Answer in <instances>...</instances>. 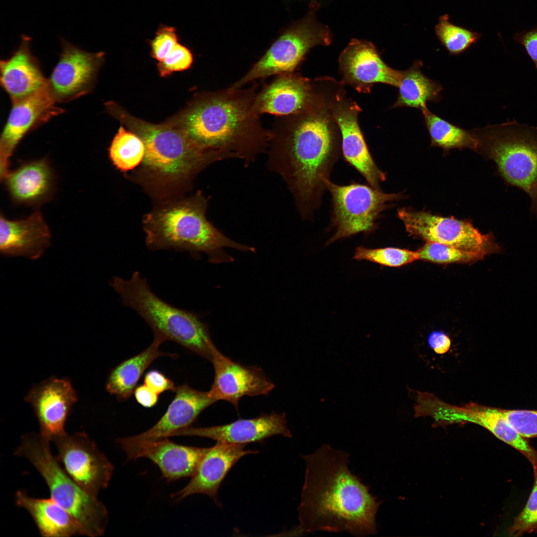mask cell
<instances>
[{
	"mask_svg": "<svg viewBox=\"0 0 537 537\" xmlns=\"http://www.w3.org/2000/svg\"><path fill=\"white\" fill-rule=\"evenodd\" d=\"M326 107L316 104L304 112L277 117L269 130L267 167L286 183L305 220L320 207L325 182L341 154L339 130Z\"/></svg>",
	"mask_w": 537,
	"mask_h": 537,
	"instance_id": "obj_1",
	"label": "cell"
},
{
	"mask_svg": "<svg viewBox=\"0 0 537 537\" xmlns=\"http://www.w3.org/2000/svg\"><path fill=\"white\" fill-rule=\"evenodd\" d=\"M304 483L298 508L300 533L376 534L380 501L348 467L349 454L324 444L303 456Z\"/></svg>",
	"mask_w": 537,
	"mask_h": 537,
	"instance_id": "obj_2",
	"label": "cell"
},
{
	"mask_svg": "<svg viewBox=\"0 0 537 537\" xmlns=\"http://www.w3.org/2000/svg\"><path fill=\"white\" fill-rule=\"evenodd\" d=\"M258 86L199 93L168 122L203 151L237 158L248 166L267 153L270 139L269 130L263 126L254 107Z\"/></svg>",
	"mask_w": 537,
	"mask_h": 537,
	"instance_id": "obj_3",
	"label": "cell"
},
{
	"mask_svg": "<svg viewBox=\"0 0 537 537\" xmlns=\"http://www.w3.org/2000/svg\"><path fill=\"white\" fill-rule=\"evenodd\" d=\"M207 205V199L198 193L147 215L144 223L147 248L185 251L194 256L203 253L214 264L234 260L225 248L255 252L254 248L234 241L214 227L206 217Z\"/></svg>",
	"mask_w": 537,
	"mask_h": 537,
	"instance_id": "obj_4",
	"label": "cell"
},
{
	"mask_svg": "<svg viewBox=\"0 0 537 537\" xmlns=\"http://www.w3.org/2000/svg\"><path fill=\"white\" fill-rule=\"evenodd\" d=\"M111 114L143 141L142 162L149 173L169 181L188 179L216 162L227 159L197 147L181 130L168 122L155 124L128 113L115 103L107 104Z\"/></svg>",
	"mask_w": 537,
	"mask_h": 537,
	"instance_id": "obj_5",
	"label": "cell"
},
{
	"mask_svg": "<svg viewBox=\"0 0 537 537\" xmlns=\"http://www.w3.org/2000/svg\"><path fill=\"white\" fill-rule=\"evenodd\" d=\"M110 285L122 305L134 310L151 327L155 338L173 341L210 361L215 346L208 327L195 313L176 307L158 297L139 271L126 279L114 276Z\"/></svg>",
	"mask_w": 537,
	"mask_h": 537,
	"instance_id": "obj_6",
	"label": "cell"
},
{
	"mask_svg": "<svg viewBox=\"0 0 537 537\" xmlns=\"http://www.w3.org/2000/svg\"><path fill=\"white\" fill-rule=\"evenodd\" d=\"M50 441L40 434L29 433L20 438L14 454L24 457L38 471L51 497L66 510L80 526L83 535L102 536L108 522V511L98 497L81 488L65 472L51 452Z\"/></svg>",
	"mask_w": 537,
	"mask_h": 537,
	"instance_id": "obj_7",
	"label": "cell"
},
{
	"mask_svg": "<svg viewBox=\"0 0 537 537\" xmlns=\"http://www.w3.org/2000/svg\"><path fill=\"white\" fill-rule=\"evenodd\" d=\"M481 150L506 183L526 192L537 213V127L516 120L476 129Z\"/></svg>",
	"mask_w": 537,
	"mask_h": 537,
	"instance_id": "obj_8",
	"label": "cell"
},
{
	"mask_svg": "<svg viewBox=\"0 0 537 537\" xmlns=\"http://www.w3.org/2000/svg\"><path fill=\"white\" fill-rule=\"evenodd\" d=\"M325 184L332 197L330 227L335 229L326 245L360 233L367 235L373 232L377 228L376 221L388 207V203L401 197L358 182L341 185L328 179Z\"/></svg>",
	"mask_w": 537,
	"mask_h": 537,
	"instance_id": "obj_9",
	"label": "cell"
},
{
	"mask_svg": "<svg viewBox=\"0 0 537 537\" xmlns=\"http://www.w3.org/2000/svg\"><path fill=\"white\" fill-rule=\"evenodd\" d=\"M419 417H429L435 425L472 423L479 425L526 457L533 467L537 466V451L521 436L503 414L502 409L469 402L461 406L448 403L434 394L423 392L416 405Z\"/></svg>",
	"mask_w": 537,
	"mask_h": 537,
	"instance_id": "obj_10",
	"label": "cell"
},
{
	"mask_svg": "<svg viewBox=\"0 0 537 537\" xmlns=\"http://www.w3.org/2000/svg\"><path fill=\"white\" fill-rule=\"evenodd\" d=\"M310 16L279 37L246 74L230 87L242 88L257 80L294 73L311 48L330 44L328 28Z\"/></svg>",
	"mask_w": 537,
	"mask_h": 537,
	"instance_id": "obj_11",
	"label": "cell"
},
{
	"mask_svg": "<svg viewBox=\"0 0 537 537\" xmlns=\"http://www.w3.org/2000/svg\"><path fill=\"white\" fill-rule=\"evenodd\" d=\"M398 216L410 235L427 242L446 244L484 257L502 251L492 234H483L466 221L406 208L399 209Z\"/></svg>",
	"mask_w": 537,
	"mask_h": 537,
	"instance_id": "obj_12",
	"label": "cell"
},
{
	"mask_svg": "<svg viewBox=\"0 0 537 537\" xmlns=\"http://www.w3.org/2000/svg\"><path fill=\"white\" fill-rule=\"evenodd\" d=\"M65 472L89 494L97 497L108 485L113 466L86 433H67L52 441Z\"/></svg>",
	"mask_w": 537,
	"mask_h": 537,
	"instance_id": "obj_13",
	"label": "cell"
},
{
	"mask_svg": "<svg viewBox=\"0 0 537 537\" xmlns=\"http://www.w3.org/2000/svg\"><path fill=\"white\" fill-rule=\"evenodd\" d=\"M59 60L48 80L57 102H67L88 93L93 88L104 53L84 51L61 39Z\"/></svg>",
	"mask_w": 537,
	"mask_h": 537,
	"instance_id": "obj_14",
	"label": "cell"
},
{
	"mask_svg": "<svg viewBox=\"0 0 537 537\" xmlns=\"http://www.w3.org/2000/svg\"><path fill=\"white\" fill-rule=\"evenodd\" d=\"M48 86L33 94L12 101V106L0 139V175L9 171V159L29 132L63 111L57 106Z\"/></svg>",
	"mask_w": 537,
	"mask_h": 537,
	"instance_id": "obj_15",
	"label": "cell"
},
{
	"mask_svg": "<svg viewBox=\"0 0 537 537\" xmlns=\"http://www.w3.org/2000/svg\"><path fill=\"white\" fill-rule=\"evenodd\" d=\"M330 109L339 128L341 150L345 160L365 179L368 184L380 188L386 174L379 169L368 150L358 122L361 111L354 101L336 95Z\"/></svg>",
	"mask_w": 537,
	"mask_h": 537,
	"instance_id": "obj_16",
	"label": "cell"
},
{
	"mask_svg": "<svg viewBox=\"0 0 537 537\" xmlns=\"http://www.w3.org/2000/svg\"><path fill=\"white\" fill-rule=\"evenodd\" d=\"M210 361L214 367V377L208 393L215 402L224 400L237 409L243 397L266 395L274 387L262 369L232 360L215 346Z\"/></svg>",
	"mask_w": 537,
	"mask_h": 537,
	"instance_id": "obj_17",
	"label": "cell"
},
{
	"mask_svg": "<svg viewBox=\"0 0 537 537\" xmlns=\"http://www.w3.org/2000/svg\"><path fill=\"white\" fill-rule=\"evenodd\" d=\"M116 442L128 460L141 457L149 459L159 467L163 477L169 481L192 476L208 449L178 445L168 438L132 444L119 438Z\"/></svg>",
	"mask_w": 537,
	"mask_h": 537,
	"instance_id": "obj_18",
	"label": "cell"
},
{
	"mask_svg": "<svg viewBox=\"0 0 537 537\" xmlns=\"http://www.w3.org/2000/svg\"><path fill=\"white\" fill-rule=\"evenodd\" d=\"M339 62L343 82L358 92H369L377 83L396 88L399 84L401 71L385 63L369 42L352 41L342 52Z\"/></svg>",
	"mask_w": 537,
	"mask_h": 537,
	"instance_id": "obj_19",
	"label": "cell"
},
{
	"mask_svg": "<svg viewBox=\"0 0 537 537\" xmlns=\"http://www.w3.org/2000/svg\"><path fill=\"white\" fill-rule=\"evenodd\" d=\"M77 399L70 381L55 377L33 386L25 397L38 419L39 434L50 442L66 433V419Z\"/></svg>",
	"mask_w": 537,
	"mask_h": 537,
	"instance_id": "obj_20",
	"label": "cell"
},
{
	"mask_svg": "<svg viewBox=\"0 0 537 537\" xmlns=\"http://www.w3.org/2000/svg\"><path fill=\"white\" fill-rule=\"evenodd\" d=\"M284 413L262 414L252 419H239L229 424L204 428L187 427L170 436H189L211 439L217 443L245 445L280 435L290 438L291 434Z\"/></svg>",
	"mask_w": 537,
	"mask_h": 537,
	"instance_id": "obj_21",
	"label": "cell"
},
{
	"mask_svg": "<svg viewBox=\"0 0 537 537\" xmlns=\"http://www.w3.org/2000/svg\"><path fill=\"white\" fill-rule=\"evenodd\" d=\"M313 88L309 80L294 73L276 76L258 91L255 109L276 117L304 112L316 104Z\"/></svg>",
	"mask_w": 537,
	"mask_h": 537,
	"instance_id": "obj_22",
	"label": "cell"
},
{
	"mask_svg": "<svg viewBox=\"0 0 537 537\" xmlns=\"http://www.w3.org/2000/svg\"><path fill=\"white\" fill-rule=\"evenodd\" d=\"M175 392L174 398L155 425L141 434L122 440L137 444L169 438L174 432L190 427L205 409L216 402L208 391L196 390L186 384L177 386Z\"/></svg>",
	"mask_w": 537,
	"mask_h": 537,
	"instance_id": "obj_23",
	"label": "cell"
},
{
	"mask_svg": "<svg viewBox=\"0 0 537 537\" xmlns=\"http://www.w3.org/2000/svg\"><path fill=\"white\" fill-rule=\"evenodd\" d=\"M245 445L216 443L207 451L188 483L172 495L176 501L188 496L202 494L216 501L219 487L232 466L244 456L257 451L245 450Z\"/></svg>",
	"mask_w": 537,
	"mask_h": 537,
	"instance_id": "obj_24",
	"label": "cell"
},
{
	"mask_svg": "<svg viewBox=\"0 0 537 537\" xmlns=\"http://www.w3.org/2000/svg\"><path fill=\"white\" fill-rule=\"evenodd\" d=\"M49 228L39 211L28 217L9 220L0 217V251L7 257L39 259L51 244Z\"/></svg>",
	"mask_w": 537,
	"mask_h": 537,
	"instance_id": "obj_25",
	"label": "cell"
},
{
	"mask_svg": "<svg viewBox=\"0 0 537 537\" xmlns=\"http://www.w3.org/2000/svg\"><path fill=\"white\" fill-rule=\"evenodd\" d=\"M17 48L1 60L0 83L11 101L20 99L48 87L39 62L30 49L31 38L22 35Z\"/></svg>",
	"mask_w": 537,
	"mask_h": 537,
	"instance_id": "obj_26",
	"label": "cell"
},
{
	"mask_svg": "<svg viewBox=\"0 0 537 537\" xmlns=\"http://www.w3.org/2000/svg\"><path fill=\"white\" fill-rule=\"evenodd\" d=\"M1 180L12 201L20 205H41L51 199L55 189L54 173L45 159L21 163Z\"/></svg>",
	"mask_w": 537,
	"mask_h": 537,
	"instance_id": "obj_27",
	"label": "cell"
},
{
	"mask_svg": "<svg viewBox=\"0 0 537 537\" xmlns=\"http://www.w3.org/2000/svg\"><path fill=\"white\" fill-rule=\"evenodd\" d=\"M16 505L26 510L38 530L44 537H70L83 535L81 529L72 515L51 497H31L24 490L15 495Z\"/></svg>",
	"mask_w": 537,
	"mask_h": 537,
	"instance_id": "obj_28",
	"label": "cell"
},
{
	"mask_svg": "<svg viewBox=\"0 0 537 537\" xmlns=\"http://www.w3.org/2000/svg\"><path fill=\"white\" fill-rule=\"evenodd\" d=\"M163 343L154 337L153 342L146 349L114 367L107 379V392L120 401L127 400L134 393L144 372L155 359L164 356L175 358L176 354L164 353L159 350Z\"/></svg>",
	"mask_w": 537,
	"mask_h": 537,
	"instance_id": "obj_29",
	"label": "cell"
},
{
	"mask_svg": "<svg viewBox=\"0 0 537 537\" xmlns=\"http://www.w3.org/2000/svg\"><path fill=\"white\" fill-rule=\"evenodd\" d=\"M422 65L421 61H415L408 69L401 71L398 96L392 108L407 107L422 110L427 108L428 102L441 100L442 85L425 75L421 71Z\"/></svg>",
	"mask_w": 537,
	"mask_h": 537,
	"instance_id": "obj_30",
	"label": "cell"
},
{
	"mask_svg": "<svg viewBox=\"0 0 537 537\" xmlns=\"http://www.w3.org/2000/svg\"><path fill=\"white\" fill-rule=\"evenodd\" d=\"M421 111L432 146L447 150L454 148L478 150L479 140L475 130H466L453 124L428 108Z\"/></svg>",
	"mask_w": 537,
	"mask_h": 537,
	"instance_id": "obj_31",
	"label": "cell"
},
{
	"mask_svg": "<svg viewBox=\"0 0 537 537\" xmlns=\"http://www.w3.org/2000/svg\"><path fill=\"white\" fill-rule=\"evenodd\" d=\"M145 148L142 139L120 126L108 149L114 166L122 172L131 170L142 163Z\"/></svg>",
	"mask_w": 537,
	"mask_h": 537,
	"instance_id": "obj_32",
	"label": "cell"
},
{
	"mask_svg": "<svg viewBox=\"0 0 537 537\" xmlns=\"http://www.w3.org/2000/svg\"><path fill=\"white\" fill-rule=\"evenodd\" d=\"M434 30L441 45L450 56L463 53L476 43L481 36L476 31L452 23L448 14L439 17Z\"/></svg>",
	"mask_w": 537,
	"mask_h": 537,
	"instance_id": "obj_33",
	"label": "cell"
},
{
	"mask_svg": "<svg viewBox=\"0 0 537 537\" xmlns=\"http://www.w3.org/2000/svg\"><path fill=\"white\" fill-rule=\"evenodd\" d=\"M353 259L392 268L400 267L419 260L417 252L392 247L371 249L363 246L356 248Z\"/></svg>",
	"mask_w": 537,
	"mask_h": 537,
	"instance_id": "obj_34",
	"label": "cell"
},
{
	"mask_svg": "<svg viewBox=\"0 0 537 537\" xmlns=\"http://www.w3.org/2000/svg\"><path fill=\"white\" fill-rule=\"evenodd\" d=\"M417 253L419 260L438 264L471 263L484 258L478 253L434 242H427Z\"/></svg>",
	"mask_w": 537,
	"mask_h": 537,
	"instance_id": "obj_35",
	"label": "cell"
},
{
	"mask_svg": "<svg viewBox=\"0 0 537 537\" xmlns=\"http://www.w3.org/2000/svg\"><path fill=\"white\" fill-rule=\"evenodd\" d=\"M533 488L525 507L508 529L510 536L518 537L537 530V466L533 467Z\"/></svg>",
	"mask_w": 537,
	"mask_h": 537,
	"instance_id": "obj_36",
	"label": "cell"
},
{
	"mask_svg": "<svg viewBox=\"0 0 537 537\" xmlns=\"http://www.w3.org/2000/svg\"><path fill=\"white\" fill-rule=\"evenodd\" d=\"M502 411L519 435L527 439L537 438V410L502 409Z\"/></svg>",
	"mask_w": 537,
	"mask_h": 537,
	"instance_id": "obj_37",
	"label": "cell"
},
{
	"mask_svg": "<svg viewBox=\"0 0 537 537\" xmlns=\"http://www.w3.org/2000/svg\"><path fill=\"white\" fill-rule=\"evenodd\" d=\"M193 62V55L186 46L178 43L168 56L159 62L157 68L160 75L166 77L175 72L189 68Z\"/></svg>",
	"mask_w": 537,
	"mask_h": 537,
	"instance_id": "obj_38",
	"label": "cell"
},
{
	"mask_svg": "<svg viewBox=\"0 0 537 537\" xmlns=\"http://www.w3.org/2000/svg\"><path fill=\"white\" fill-rule=\"evenodd\" d=\"M178 43L176 28L160 24L154 38L150 41L151 56L159 62L162 61Z\"/></svg>",
	"mask_w": 537,
	"mask_h": 537,
	"instance_id": "obj_39",
	"label": "cell"
},
{
	"mask_svg": "<svg viewBox=\"0 0 537 537\" xmlns=\"http://www.w3.org/2000/svg\"><path fill=\"white\" fill-rule=\"evenodd\" d=\"M144 384L158 394L165 391H175L177 387L174 382L157 370L148 372L144 376Z\"/></svg>",
	"mask_w": 537,
	"mask_h": 537,
	"instance_id": "obj_40",
	"label": "cell"
},
{
	"mask_svg": "<svg viewBox=\"0 0 537 537\" xmlns=\"http://www.w3.org/2000/svg\"><path fill=\"white\" fill-rule=\"evenodd\" d=\"M513 39L524 46L537 69V25L529 30L516 33Z\"/></svg>",
	"mask_w": 537,
	"mask_h": 537,
	"instance_id": "obj_41",
	"label": "cell"
},
{
	"mask_svg": "<svg viewBox=\"0 0 537 537\" xmlns=\"http://www.w3.org/2000/svg\"><path fill=\"white\" fill-rule=\"evenodd\" d=\"M134 393L137 402L144 407L152 408L158 402L159 394L145 384L136 387Z\"/></svg>",
	"mask_w": 537,
	"mask_h": 537,
	"instance_id": "obj_42",
	"label": "cell"
},
{
	"mask_svg": "<svg viewBox=\"0 0 537 537\" xmlns=\"http://www.w3.org/2000/svg\"><path fill=\"white\" fill-rule=\"evenodd\" d=\"M428 344L436 354L443 355L449 350L451 341L448 336L445 333L436 331L429 335Z\"/></svg>",
	"mask_w": 537,
	"mask_h": 537,
	"instance_id": "obj_43",
	"label": "cell"
}]
</instances>
